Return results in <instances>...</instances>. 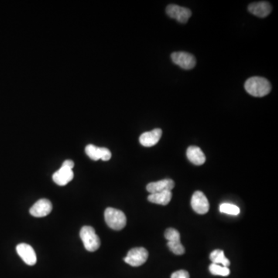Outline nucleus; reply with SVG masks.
Wrapping results in <instances>:
<instances>
[{
	"mask_svg": "<svg viewBox=\"0 0 278 278\" xmlns=\"http://www.w3.org/2000/svg\"><path fill=\"white\" fill-rule=\"evenodd\" d=\"M250 12L258 17L265 18L272 12V5L268 2H253L248 6Z\"/></svg>",
	"mask_w": 278,
	"mask_h": 278,
	"instance_id": "12",
	"label": "nucleus"
},
{
	"mask_svg": "<svg viewBox=\"0 0 278 278\" xmlns=\"http://www.w3.org/2000/svg\"><path fill=\"white\" fill-rule=\"evenodd\" d=\"M210 259L213 264L215 265H222L224 267L228 268L231 265V262L226 258L224 252L222 250H215L210 254Z\"/></svg>",
	"mask_w": 278,
	"mask_h": 278,
	"instance_id": "16",
	"label": "nucleus"
},
{
	"mask_svg": "<svg viewBox=\"0 0 278 278\" xmlns=\"http://www.w3.org/2000/svg\"><path fill=\"white\" fill-rule=\"evenodd\" d=\"M104 220L110 228L114 231H121L126 226L125 214L121 210L108 207L104 212Z\"/></svg>",
	"mask_w": 278,
	"mask_h": 278,
	"instance_id": "2",
	"label": "nucleus"
},
{
	"mask_svg": "<svg viewBox=\"0 0 278 278\" xmlns=\"http://www.w3.org/2000/svg\"><path fill=\"white\" fill-rule=\"evenodd\" d=\"M166 13L168 14L169 17L176 19L178 22H181V23H186L192 15L190 9L185 8V7L174 5V4H170L168 5L166 8Z\"/></svg>",
	"mask_w": 278,
	"mask_h": 278,
	"instance_id": "6",
	"label": "nucleus"
},
{
	"mask_svg": "<svg viewBox=\"0 0 278 278\" xmlns=\"http://www.w3.org/2000/svg\"><path fill=\"white\" fill-rule=\"evenodd\" d=\"M172 196L173 194L171 191L161 192V193L150 194V196L148 197V200L150 203H155V204L166 206L172 200Z\"/></svg>",
	"mask_w": 278,
	"mask_h": 278,
	"instance_id": "15",
	"label": "nucleus"
},
{
	"mask_svg": "<svg viewBox=\"0 0 278 278\" xmlns=\"http://www.w3.org/2000/svg\"><path fill=\"white\" fill-rule=\"evenodd\" d=\"M80 239L84 244V248L87 251L94 252L99 249L101 246V240L96 234L95 231L92 227L84 226L80 232Z\"/></svg>",
	"mask_w": 278,
	"mask_h": 278,
	"instance_id": "3",
	"label": "nucleus"
},
{
	"mask_svg": "<svg viewBox=\"0 0 278 278\" xmlns=\"http://www.w3.org/2000/svg\"><path fill=\"white\" fill-rule=\"evenodd\" d=\"M162 135V129L155 128L150 132H144L142 134L139 138V142L141 145L145 147L154 146L159 142Z\"/></svg>",
	"mask_w": 278,
	"mask_h": 278,
	"instance_id": "11",
	"label": "nucleus"
},
{
	"mask_svg": "<svg viewBox=\"0 0 278 278\" xmlns=\"http://www.w3.org/2000/svg\"><path fill=\"white\" fill-rule=\"evenodd\" d=\"M220 211L227 215L237 216L240 214V208L231 203H223L220 206Z\"/></svg>",
	"mask_w": 278,
	"mask_h": 278,
	"instance_id": "18",
	"label": "nucleus"
},
{
	"mask_svg": "<svg viewBox=\"0 0 278 278\" xmlns=\"http://www.w3.org/2000/svg\"><path fill=\"white\" fill-rule=\"evenodd\" d=\"M171 278H190V275L185 270H180L174 272L171 276Z\"/></svg>",
	"mask_w": 278,
	"mask_h": 278,
	"instance_id": "23",
	"label": "nucleus"
},
{
	"mask_svg": "<svg viewBox=\"0 0 278 278\" xmlns=\"http://www.w3.org/2000/svg\"><path fill=\"white\" fill-rule=\"evenodd\" d=\"M191 206L193 210L198 214H206L210 210V203L207 196L201 191L195 192L192 196Z\"/></svg>",
	"mask_w": 278,
	"mask_h": 278,
	"instance_id": "7",
	"label": "nucleus"
},
{
	"mask_svg": "<svg viewBox=\"0 0 278 278\" xmlns=\"http://www.w3.org/2000/svg\"><path fill=\"white\" fill-rule=\"evenodd\" d=\"M62 166H64V167L70 168V169H73V166H74V162L72 160H66L63 162V165Z\"/></svg>",
	"mask_w": 278,
	"mask_h": 278,
	"instance_id": "24",
	"label": "nucleus"
},
{
	"mask_svg": "<svg viewBox=\"0 0 278 278\" xmlns=\"http://www.w3.org/2000/svg\"><path fill=\"white\" fill-rule=\"evenodd\" d=\"M247 92L254 97H265L272 91L271 83L265 77H253L244 84Z\"/></svg>",
	"mask_w": 278,
	"mask_h": 278,
	"instance_id": "1",
	"label": "nucleus"
},
{
	"mask_svg": "<svg viewBox=\"0 0 278 278\" xmlns=\"http://www.w3.org/2000/svg\"><path fill=\"white\" fill-rule=\"evenodd\" d=\"M53 206L51 202L46 199L38 200L34 205L31 207L29 213L32 217H44L51 213Z\"/></svg>",
	"mask_w": 278,
	"mask_h": 278,
	"instance_id": "9",
	"label": "nucleus"
},
{
	"mask_svg": "<svg viewBox=\"0 0 278 278\" xmlns=\"http://www.w3.org/2000/svg\"><path fill=\"white\" fill-rule=\"evenodd\" d=\"M175 187V183L172 179H163L160 181L154 182L147 185V191L151 194L161 193V192L171 191Z\"/></svg>",
	"mask_w": 278,
	"mask_h": 278,
	"instance_id": "10",
	"label": "nucleus"
},
{
	"mask_svg": "<svg viewBox=\"0 0 278 278\" xmlns=\"http://www.w3.org/2000/svg\"><path fill=\"white\" fill-rule=\"evenodd\" d=\"M171 57L173 63L185 70H191L196 64L195 56L186 52H175Z\"/></svg>",
	"mask_w": 278,
	"mask_h": 278,
	"instance_id": "5",
	"label": "nucleus"
},
{
	"mask_svg": "<svg viewBox=\"0 0 278 278\" xmlns=\"http://www.w3.org/2000/svg\"><path fill=\"white\" fill-rule=\"evenodd\" d=\"M187 158L193 164L201 166L206 162V156L200 148L197 146H190L186 152Z\"/></svg>",
	"mask_w": 278,
	"mask_h": 278,
	"instance_id": "14",
	"label": "nucleus"
},
{
	"mask_svg": "<svg viewBox=\"0 0 278 278\" xmlns=\"http://www.w3.org/2000/svg\"><path fill=\"white\" fill-rule=\"evenodd\" d=\"M209 270L212 275H217V276L227 277L231 274V271L227 267L215 265V264H211Z\"/></svg>",
	"mask_w": 278,
	"mask_h": 278,
	"instance_id": "17",
	"label": "nucleus"
},
{
	"mask_svg": "<svg viewBox=\"0 0 278 278\" xmlns=\"http://www.w3.org/2000/svg\"><path fill=\"white\" fill-rule=\"evenodd\" d=\"M149 258V252L145 248H136L130 250L128 255L124 258L125 263L132 267L142 266Z\"/></svg>",
	"mask_w": 278,
	"mask_h": 278,
	"instance_id": "4",
	"label": "nucleus"
},
{
	"mask_svg": "<svg viewBox=\"0 0 278 278\" xmlns=\"http://www.w3.org/2000/svg\"><path fill=\"white\" fill-rule=\"evenodd\" d=\"M85 152L87 156L92 160L97 161L101 159L100 147H97L94 145H87L85 148Z\"/></svg>",
	"mask_w": 278,
	"mask_h": 278,
	"instance_id": "19",
	"label": "nucleus"
},
{
	"mask_svg": "<svg viewBox=\"0 0 278 278\" xmlns=\"http://www.w3.org/2000/svg\"><path fill=\"white\" fill-rule=\"evenodd\" d=\"M169 249L176 255H183L185 253V248L181 242H168Z\"/></svg>",
	"mask_w": 278,
	"mask_h": 278,
	"instance_id": "21",
	"label": "nucleus"
},
{
	"mask_svg": "<svg viewBox=\"0 0 278 278\" xmlns=\"http://www.w3.org/2000/svg\"><path fill=\"white\" fill-rule=\"evenodd\" d=\"M16 252L26 265H29V266L36 265V253H35L33 248L29 244H18L17 247H16Z\"/></svg>",
	"mask_w": 278,
	"mask_h": 278,
	"instance_id": "8",
	"label": "nucleus"
},
{
	"mask_svg": "<svg viewBox=\"0 0 278 278\" xmlns=\"http://www.w3.org/2000/svg\"><path fill=\"white\" fill-rule=\"evenodd\" d=\"M73 178V173L70 168L62 166L53 175V180L58 186H66Z\"/></svg>",
	"mask_w": 278,
	"mask_h": 278,
	"instance_id": "13",
	"label": "nucleus"
},
{
	"mask_svg": "<svg viewBox=\"0 0 278 278\" xmlns=\"http://www.w3.org/2000/svg\"><path fill=\"white\" fill-rule=\"evenodd\" d=\"M165 237L168 242H181L180 240V234L176 229H167L165 233Z\"/></svg>",
	"mask_w": 278,
	"mask_h": 278,
	"instance_id": "20",
	"label": "nucleus"
},
{
	"mask_svg": "<svg viewBox=\"0 0 278 278\" xmlns=\"http://www.w3.org/2000/svg\"><path fill=\"white\" fill-rule=\"evenodd\" d=\"M100 156H101V159L103 161H108L111 159V152H110L109 149H107V148H100Z\"/></svg>",
	"mask_w": 278,
	"mask_h": 278,
	"instance_id": "22",
	"label": "nucleus"
}]
</instances>
